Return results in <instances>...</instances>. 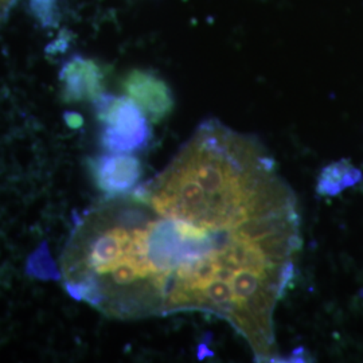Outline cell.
Segmentation results:
<instances>
[{"label":"cell","mask_w":363,"mask_h":363,"mask_svg":"<svg viewBox=\"0 0 363 363\" xmlns=\"http://www.w3.org/2000/svg\"><path fill=\"white\" fill-rule=\"evenodd\" d=\"M298 201L259 140L208 120L154 179L91 208L61 257L72 298L108 318L202 312L257 361L301 249Z\"/></svg>","instance_id":"cell-1"},{"label":"cell","mask_w":363,"mask_h":363,"mask_svg":"<svg viewBox=\"0 0 363 363\" xmlns=\"http://www.w3.org/2000/svg\"><path fill=\"white\" fill-rule=\"evenodd\" d=\"M16 0H0V23L7 18Z\"/></svg>","instance_id":"cell-7"},{"label":"cell","mask_w":363,"mask_h":363,"mask_svg":"<svg viewBox=\"0 0 363 363\" xmlns=\"http://www.w3.org/2000/svg\"><path fill=\"white\" fill-rule=\"evenodd\" d=\"M91 172L100 190L113 195L130 193L142 178V162L132 154H115L99 156L91 163Z\"/></svg>","instance_id":"cell-3"},{"label":"cell","mask_w":363,"mask_h":363,"mask_svg":"<svg viewBox=\"0 0 363 363\" xmlns=\"http://www.w3.org/2000/svg\"><path fill=\"white\" fill-rule=\"evenodd\" d=\"M361 179V172L346 160L325 167L318 182V191L325 196H334Z\"/></svg>","instance_id":"cell-6"},{"label":"cell","mask_w":363,"mask_h":363,"mask_svg":"<svg viewBox=\"0 0 363 363\" xmlns=\"http://www.w3.org/2000/svg\"><path fill=\"white\" fill-rule=\"evenodd\" d=\"M97 111L103 123L101 143L108 152L133 154L150 142V120L130 97L103 94Z\"/></svg>","instance_id":"cell-2"},{"label":"cell","mask_w":363,"mask_h":363,"mask_svg":"<svg viewBox=\"0 0 363 363\" xmlns=\"http://www.w3.org/2000/svg\"><path fill=\"white\" fill-rule=\"evenodd\" d=\"M124 89L148 117L159 123L172 109V96L166 82L148 72L135 70L124 79Z\"/></svg>","instance_id":"cell-5"},{"label":"cell","mask_w":363,"mask_h":363,"mask_svg":"<svg viewBox=\"0 0 363 363\" xmlns=\"http://www.w3.org/2000/svg\"><path fill=\"white\" fill-rule=\"evenodd\" d=\"M60 81L66 103L97 101L103 96L104 73L93 60L73 57L61 69Z\"/></svg>","instance_id":"cell-4"}]
</instances>
